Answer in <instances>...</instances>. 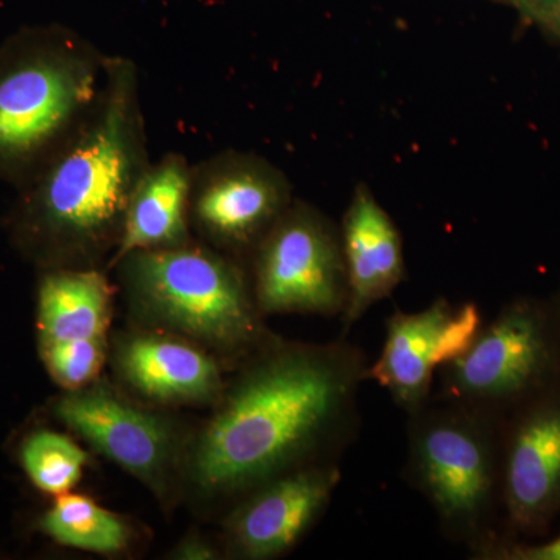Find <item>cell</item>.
Wrapping results in <instances>:
<instances>
[{
	"instance_id": "6da1fadb",
	"label": "cell",
	"mask_w": 560,
	"mask_h": 560,
	"mask_svg": "<svg viewBox=\"0 0 560 560\" xmlns=\"http://www.w3.org/2000/svg\"><path fill=\"white\" fill-rule=\"evenodd\" d=\"M368 370L366 355L348 341L275 335L234 368L209 418L191 429L179 504L221 518L265 482L335 463L355 430Z\"/></svg>"
},
{
	"instance_id": "7a4b0ae2",
	"label": "cell",
	"mask_w": 560,
	"mask_h": 560,
	"mask_svg": "<svg viewBox=\"0 0 560 560\" xmlns=\"http://www.w3.org/2000/svg\"><path fill=\"white\" fill-rule=\"evenodd\" d=\"M150 164L138 66L124 55H108L91 116L16 189L5 224L11 245L39 270H106L132 191Z\"/></svg>"
},
{
	"instance_id": "3957f363",
	"label": "cell",
	"mask_w": 560,
	"mask_h": 560,
	"mask_svg": "<svg viewBox=\"0 0 560 560\" xmlns=\"http://www.w3.org/2000/svg\"><path fill=\"white\" fill-rule=\"evenodd\" d=\"M110 271L132 326L186 338L232 370L276 335L246 265L198 238L178 248L135 250Z\"/></svg>"
},
{
	"instance_id": "277c9868",
	"label": "cell",
	"mask_w": 560,
	"mask_h": 560,
	"mask_svg": "<svg viewBox=\"0 0 560 560\" xmlns=\"http://www.w3.org/2000/svg\"><path fill=\"white\" fill-rule=\"evenodd\" d=\"M108 55L65 25L20 28L0 44V180L20 189L91 116Z\"/></svg>"
},
{
	"instance_id": "5b68a950",
	"label": "cell",
	"mask_w": 560,
	"mask_h": 560,
	"mask_svg": "<svg viewBox=\"0 0 560 560\" xmlns=\"http://www.w3.org/2000/svg\"><path fill=\"white\" fill-rule=\"evenodd\" d=\"M407 478L436 512L451 539L475 556L500 540L504 420L431 397L408 416Z\"/></svg>"
},
{
	"instance_id": "8992f818",
	"label": "cell",
	"mask_w": 560,
	"mask_h": 560,
	"mask_svg": "<svg viewBox=\"0 0 560 560\" xmlns=\"http://www.w3.org/2000/svg\"><path fill=\"white\" fill-rule=\"evenodd\" d=\"M434 399L504 420L560 385V323L551 300L508 302L469 348L440 368Z\"/></svg>"
},
{
	"instance_id": "52a82bcc",
	"label": "cell",
	"mask_w": 560,
	"mask_h": 560,
	"mask_svg": "<svg viewBox=\"0 0 560 560\" xmlns=\"http://www.w3.org/2000/svg\"><path fill=\"white\" fill-rule=\"evenodd\" d=\"M54 416L94 451L142 482L171 512L191 429L164 408L149 407L119 385L98 377L55 400Z\"/></svg>"
},
{
	"instance_id": "ba28073f",
	"label": "cell",
	"mask_w": 560,
	"mask_h": 560,
	"mask_svg": "<svg viewBox=\"0 0 560 560\" xmlns=\"http://www.w3.org/2000/svg\"><path fill=\"white\" fill-rule=\"evenodd\" d=\"M246 268L265 316L341 318L348 305L340 228L308 202H291L254 248Z\"/></svg>"
},
{
	"instance_id": "9c48e42d",
	"label": "cell",
	"mask_w": 560,
	"mask_h": 560,
	"mask_svg": "<svg viewBox=\"0 0 560 560\" xmlns=\"http://www.w3.org/2000/svg\"><path fill=\"white\" fill-rule=\"evenodd\" d=\"M293 200L289 176L272 162L248 151H220L194 165L191 231L246 265Z\"/></svg>"
},
{
	"instance_id": "30bf717a",
	"label": "cell",
	"mask_w": 560,
	"mask_h": 560,
	"mask_svg": "<svg viewBox=\"0 0 560 560\" xmlns=\"http://www.w3.org/2000/svg\"><path fill=\"white\" fill-rule=\"evenodd\" d=\"M108 275L103 268L40 270L39 353L65 390L97 381L108 363L116 291Z\"/></svg>"
},
{
	"instance_id": "8fae6325",
	"label": "cell",
	"mask_w": 560,
	"mask_h": 560,
	"mask_svg": "<svg viewBox=\"0 0 560 560\" xmlns=\"http://www.w3.org/2000/svg\"><path fill=\"white\" fill-rule=\"evenodd\" d=\"M340 482L337 463H324L250 490L220 518L224 558L271 560L285 556L318 522Z\"/></svg>"
},
{
	"instance_id": "7c38bea8",
	"label": "cell",
	"mask_w": 560,
	"mask_h": 560,
	"mask_svg": "<svg viewBox=\"0 0 560 560\" xmlns=\"http://www.w3.org/2000/svg\"><path fill=\"white\" fill-rule=\"evenodd\" d=\"M481 326L474 302L453 305L440 298L425 311H396L386 323L385 342L370 364L368 381L388 390L394 404L410 416L433 397L434 372L469 348Z\"/></svg>"
},
{
	"instance_id": "4fadbf2b",
	"label": "cell",
	"mask_w": 560,
	"mask_h": 560,
	"mask_svg": "<svg viewBox=\"0 0 560 560\" xmlns=\"http://www.w3.org/2000/svg\"><path fill=\"white\" fill-rule=\"evenodd\" d=\"M501 508L512 534H539L560 512V385L508 416Z\"/></svg>"
},
{
	"instance_id": "5bb4252c",
	"label": "cell",
	"mask_w": 560,
	"mask_h": 560,
	"mask_svg": "<svg viewBox=\"0 0 560 560\" xmlns=\"http://www.w3.org/2000/svg\"><path fill=\"white\" fill-rule=\"evenodd\" d=\"M108 361L120 388L154 407L212 408L226 386L217 357L165 331L138 326L117 331Z\"/></svg>"
},
{
	"instance_id": "9a60e30c",
	"label": "cell",
	"mask_w": 560,
	"mask_h": 560,
	"mask_svg": "<svg viewBox=\"0 0 560 560\" xmlns=\"http://www.w3.org/2000/svg\"><path fill=\"white\" fill-rule=\"evenodd\" d=\"M340 234L349 287L341 315L346 335L372 305L389 298L404 282L407 267L399 228L364 183L353 190Z\"/></svg>"
},
{
	"instance_id": "2e32d148",
	"label": "cell",
	"mask_w": 560,
	"mask_h": 560,
	"mask_svg": "<svg viewBox=\"0 0 560 560\" xmlns=\"http://www.w3.org/2000/svg\"><path fill=\"white\" fill-rule=\"evenodd\" d=\"M191 173L184 154L151 162L132 191L124 232L106 271L135 250L178 248L195 241L190 224Z\"/></svg>"
},
{
	"instance_id": "e0dca14e",
	"label": "cell",
	"mask_w": 560,
	"mask_h": 560,
	"mask_svg": "<svg viewBox=\"0 0 560 560\" xmlns=\"http://www.w3.org/2000/svg\"><path fill=\"white\" fill-rule=\"evenodd\" d=\"M39 529L57 544L94 555H121L132 544V528L121 515L79 493L55 497Z\"/></svg>"
},
{
	"instance_id": "ac0fdd59",
	"label": "cell",
	"mask_w": 560,
	"mask_h": 560,
	"mask_svg": "<svg viewBox=\"0 0 560 560\" xmlns=\"http://www.w3.org/2000/svg\"><path fill=\"white\" fill-rule=\"evenodd\" d=\"M90 456L66 434L40 430L21 448V463L33 485L49 495L70 492L81 480Z\"/></svg>"
},
{
	"instance_id": "d6986e66",
	"label": "cell",
	"mask_w": 560,
	"mask_h": 560,
	"mask_svg": "<svg viewBox=\"0 0 560 560\" xmlns=\"http://www.w3.org/2000/svg\"><path fill=\"white\" fill-rule=\"evenodd\" d=\"M477 558L488 560H560V536L540 545L499 540L481 551Z\"/></svg>"
},
{
	"instance_id": "ffe728a7",
	"label": "cell",
	"mask_w": 560,
	"mask_h": 560,
	"mask_svg": "<svg viewBox=\"0 0 560 560\" xmlns=\"http://www.w3.org/2000/svg\"><path fill=\"white\" fill-rule=\"evenodd\" d=\"M224 558L223 548L213 544L205 534L191 530L168 552L173 560H219Z\"/></svg>"
},
{
	"instance_id": "44dd1931",
	"label": "cell",
	"mask_w": 560,
	"mask_h": 560,
	"mask_svg": "<svg viewBox=\"0 0 560 560\" xmlns=\"http://www.w3.org/2000/svg\"><path fill=\"white\" fill-rule=\"evenodd\" d=\"M559 0H518L515 10L518 11L526 24L537 25L540 27L545 20L550 16Z\"/></svg>"
},
{
	"instance_id": "7402d4cb",
	"label": "cell",
	"mask_w": 560,
	"mask_h": 560,
	"mask_svg": "<svg viewBox=\"0 0 560 560\" xmlns=\"http://www.w3.org/2000/svg\"><path fill=\"white\" fill-rule=\"evenodd\" d=\"M539 28L545 35L560 43V0Z\"/></svg>"
},
{
	"instance_id": "603a6c76",
	"label": "cell",
	"mask_w": 560,
	"mask_h": 560,
	"mask_svg": "<svg viewBox=\"0 0 560 560\" xmlns=\"http://www.w3.org/2000/svg\"><path fill=\"white\" fill-rule=\"evenodd\" d=\"M552 305H555V311L558 313V318L560 323V287L559 290L556 291L555 296L551 298Z\"/></svg>"
},
{
	"instance_id": "cb8c5ba5",
	"label": "cell",
	"mask_w": 560,
	"mask_h": 560,
	"mask_svg": "<svg viewBox=\"0 0 560 560\" xmlns=\"http://www.w3.org/2000/svg\"><path fill=\"white\" fill-rule=\"evenodd\" d=\"M495 2L506 3V5L517 7L518 0H495Z\"/></svg>"
}]
</instances>
